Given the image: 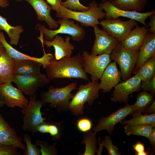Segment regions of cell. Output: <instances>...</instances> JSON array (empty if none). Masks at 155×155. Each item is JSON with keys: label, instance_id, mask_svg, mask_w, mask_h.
<instances>
[{"label": "cell", "instance_id": "cell-1", "mask_svg": "<svg viewBox=\"0 0 155 155\" xmlns=\"http://www.w3.org/2000/svg\"><path fill=\"white\" fill-rule=\"evenodd\" d=\"M83 60L80 54L70 58L64 57L59 60L53 57L46 68L50 81L54 78L88 79L83 69Z\"/></svg>", "mask_w": 155, "mask_h": 155}, {"label": "cell", "instance_id": "cell-2", "mask_svg": "<svg viewBox=\"0 0 155 155\" xmlns=\"http://www.w3.org/2000/svg\"><path fill=\"white\" fill-rule=\"evenodd\" d=\"M89 10L85 11H73L61 6L59 11L56 13L57 18H65L74 20L79 22L82 26L94 27L100 24L99 19L105 18V13L99 7L97 3L93 0L88 5Z\"/></svg>", "mask_w": 155, "mask_h": 155}, {"label": "cell", "instance_id": "cell-3", "mask_svg": "<svg viewBox=\"0 0 155 155\" xmlns=\"http://www.w3.org/2000/svg\"><path fill=\"white\" fill-rule=\"evenodd\" d=\"M98 82H89L84 85H80L77 92L73 95L68 108L73 115L82 114L84 108V105L87 102L92 105L94 100L99 98V90Z\"/></svg>", "mask_w": 155, "mask_h": 155}, {"label": "cell", "instance_id": "cell-4", "mask_svg": "<svg viewBox=\"0 0 155 155\" xmlns=\"http://www.w3.org/2000/svg\"><path fill=\"white\" fill-rule=\"evenodd\" d=\"M77 83L72 82L62 88L50 86L48 91L40 93L41 100L44 105L50 103L49 106L51 108L57 107L59 111L66 110L68 109L69 100L73 96L71 92L77 88Z\"/></svg>", "mask_w": 155, "mask_h": 155}, {"label": "cell", "instance_id": "cell-5", "mask_svg": "<svg viewBox=\"0 0 155 155\" xmlns=\"http://www.w3.org/2000/svg\"><path fill=\"white\" fill-rule=\"evenodd\" d=\"M139 50L134 51L124 48L120 42L110 54L111 59L119 65L123 81L131 77L137 60Z\"/></svg>", "mask_w": 155, "mask_h": 155}, {"label": "cell", "instance_id": "cell-6", "mask_svg": "<svg viewBox=\"0 0 155 155\" xmlns=\"http://www.w3.org/2000/svg\"><path fill=\"white\" fill-rule=\"evenodd\" d=\"M60 26L59 28L53 30L48 29L40 23L36 25L35 28L44 34L46 40L51 41L57 34H69L74 41H80L83 40L85 36L84 29L76 24L74 20L65 18H59L57 21Z\"/></svg>", "mask_w": 155, "mask_h": 155}, {"label": "cell", "instance_id": "cell-7", "mask_svg": "<svg viewBox=\"0 0 155 155\" xmlns=\"http://www.w3.org/2000/svg\"><path fill=\"white\" fill-rule=\"evenodd\" d=\"M37 94L30 96L28 105L21 109V113L24 115L23 118L22 129L32 133L36 132L37 127L44 122L46 117H43L41 108L44 105L41 100H36Z\"/></svg>", "mask_w": 155, "mask_h": 155}, {"label": "cell", "instance_id": "cell-8", "mask_svg": "<svg viewBox=\"0 0 155 155\" xmlns=\"http://www.w3.org/2000/svg\"><path fill=\"white\" fill-rule=\"evenodd\" d=\"M82 56L83 60V69L85 72L91 75V80L93 82H98L107 65L111 60L110 54L104 53L97 55H92L84 51Z\"/></svg>", "mask_w": 155, "mask_h": 155}, {"label": "cell", "instance_id": "cell-9", "mask_svg": "<svg viewBox=\"0 0 155 155\" xmlns=\"http://www.w3.org/2000/svg\"><path fill=\"white\" fill-rule=\"evenodd\" d=\"M99 6L105 11L106 19H115L120 17H125L140 22L146 28L148 27L145 22L146 19L155 14V9L145 13L124 10L115 6L109 1L102 2Z\"/></svg>", "mask_w": 155, "mask_h": 155}, {"label": "cell", "instance_id": "cell-10", "mask_svg": "<svg viewBox=\"0 0 155 155\" xmlns=\"http://www.w3.org/2000/svg\"><path fill=\"white\" fill-rule=\"evenodd\" d=\"M100 25L103 30L121 43L132 29L138 25V24L133 19L123 21L118 18L115 19L102 20Z\"/></svg>", "mask_w": 155, "mask_h": 155}, {"label": "cell", "instance_id": "cell-11", "mask_svg": "<svg viewBox=\"0 0 155 155\" xmlns=\"http://www.w3.org/2000/svg\"><path fill=\"white\" fill-rule=\"evenodd\" d=\"M136 110L134 104H127L125 107L119 108L109 116L101 117L96 125L92 128V130L97 133L106 130L110 134L117 124L121 123L127 116L132 114Z\"/></svg>", "mask_w": 155, "mask_h": 155}, {"label": "cell", "instance_id": "cell-12", "mask_svg": "<svg viewBox=\"0 0 155 155\" xmlns=\"http://www.w3.org/2000/svg\"><path fill=\"white\" fill-rule=\"evenodd\" d=\"M50 82L46 75L41 73L29 75H15L13 82L26 94L34 95L38 89Z\"/></svg>", "mask_w": 155, "mask_h": 155}, {"label": "cell", "instance_id": "cell-13", "mask_svg": "<svg viewBox=\"0 0 155 155\" xmlns=\"http://www.w3.org/2000/svg\"><path fill=\"white\" fill-rule=\"evenodd\" d=\"M141 80L136 74L125 81L119 83L114 87L111 100L115 102L127 104L129 96L135 92H140Z\"/></svg>", "mask_w": 155, "mask_h": 155}, {"label": "cell", "instance_id": "cell-14", "mask_svg": "<svg viewBox=\"0 0 155 155\" xmlns=\"http://www.w3.org/2000/svg\"><path fill=\"white\" fill-rule=\"evenodd\" d=\"M95 38L91 55H97L104 53L110 54L119 42L116 38L96 25L93 27Z\"/></svg>", "mask_w": 155, "mask_h": 155}, {"label": "cell", "instance_id": "cell-15", "mask_svg": "<svg viewBox=\"0 0 155 155\" xmlns=\"http://www.w3.org/2000/svg\"><path fill=\"white\" fill-rule=\"evenodd\" d=\"M0 95L4 104L9 107L18 106L22 108L27 106L29 102L22 91L14 87L11 82L0 84Z\"/></svg>", "mask_w": 155, "mask_h": 155}, {"label": "cell", "instance_id": "cell-16", "mask_svg": "<svg viewBox=\"0 0 155 155\" xmlns=\"http://www.w3.org/2000/svg\"><path fill=\"white\" fill-rule=\"evenodd\" d=\"M121 73L114 61L111 62L106 66L100 78L99 84L100 90L103 93L109 92L116 85L121 81Z\"/></svg>", "mask_w": 155, "mask_h": 155}, {"label": "cell", "instance_id": "cell-17", "mask_svg": "<svg viewBox=\"0 0 155 155\" xmlns=\"http://www.w3.org/2000/svg\"><path fill=\"white\" fill-rule=\"evenodd\" d=\"M0 42L2 44L9 55L15 59H28L40 63L44 69L50 64L51 59L53 57L51 53H46L42 46L44 54L40 58L32 57L23 53L13 48L6 40L3 33L0 31Z\"/></svg>", "mask_w": 155, "mask_h": 155}, {"label": "cell", "instance_id": "cell-18", "mask_svg": "<svg viewBox=\"0 0 155 155\" xmlns=\"http://www.w3.org/2000/svg\"><path fill=\"white\" fill-rule=\"evenodd\" d=\"M70 38L67 36L65 40L58 34L55 35L51 41L44 40V44L47 47H54L55 51V58L59 60L64 57L70 58L74 49V46L70 42Z\"/></svg>", "mask_w": 155, "mask_h": 155}, {"label": "cell", "instance_id": "cell-19", "mask_svg": "<svg viewBox=\"0 0 155 155\" xmlns=\"http://www.w3.org/2000/svg\"><path fill=\"white\" fill-rule=\"evenodd\" d=\"M0 144L14 145L25 150L26 146L15 130L4 119L0 111Z\"/></svg>", "mask_w": 155, "mask_h": 155}, {"label": "cell", "instance_id": "cell-20", "mask_svg": "<svg viewBox=\"0 0 155 155\" xmlns=\"http://www.w3.org/2000/svg\"><path fill=\"white\" fill-rule=\"evenodd\" d=\"M29 3L34 9L37 19L41 21H45L50 29L58 28L59 24L57 21L52 17L50 11L52 9L44 0H24Z\"/></svg>", "mask_w": 155, "mask_h": 155}, {"label": "cell", "instance_id": "cell-21", "mask_svg": "<svg viewBox=\"0 0 155 155\" xmlns=\"http://www.w3.org/2000/svg\"><path fill=\"white\" fill-rule=\"evenodd\" d=\"M154 56H155V32L148 31L139 49L138 58L132 73L135 74L144 63Z\"/></svg>", "mask_w": 155, "mask_h": 155}, {"label": "cell", "instance_id": "cell-22", "mask_svg": "<svg viewBox=\"0 0 155 155\" xmlns=\"http://www.w3.org/2000/svg\"><path fill=\"white\" fill-rule=\"evenodd\" d=\"M149 29L137 25L131 30L124 40L120 43L124 48L138 51L141 46Z\"/></svg>", "mask_w": 155, "mask_h": 155}, {"label": "cell", "instance_id": "cell-23", "mask_svg": "<svg viewBox=\"0 0 155 155\" xmlns=\"http://www.w3.org/2000/svg\"><path fill=\"white\" fill-rule=\"evenodd\" d=\"M14 60L6 50L0 56V84L13 82Z\"/></svg>", "mask_w": 155, "mask_h": 155}, {"label": "cell", "instance_id": "cell-24", "mask_svg": "<svg viewBox=\"0 0 155 155\" xmlns=\"http://www.w3.org/2000/svg\"><path fill=\"white\" fill-rule=\"evenodd\" d=\"M41 64L28 59L14 60L13 73L15 75H29L41 73Z\"/></svg>", "mask_w": 155, "mask_h": 155}, {"label": "cell", "instance_id": "cell-25", "mask_svg": "<svg viewBox=\"0 0 155 155\" xmlns=\"http://www.w3.org/2000/svg\"><path fill=\"white\" fill-rule=\"evenodd\" d=\"M2 30L5 31L9 37L10 44L17 46L20 34L24 29L21 25L16 26H11L7 22V18L0 15V31Z\"/></svg>", "mask_w": 155, "mask_h": 155}, {"label": "cell", "instance_id": "cell-26", "mask_svg": "<svg viewBox=\"0 0 155 155\" xmlns=\"http://www.w3.org/2000/svg\"><path fill=\"white\" fill-rule=\"evenodd\" d=\"M111 2L114 5L120 9L140 12L144 8L147 0H112Z\"/></svg>", "mask_w": 155, "mask_h": 155}, {"label": "cell", "instance_id": "cell-27", "mask_svg": "<svg viewBox=\"0 0 155 155\" xmlns=\"http://www.w3.org/2000/svg\"><path fill=\"white\" fill-rule=\"evenodd\" d=\"M135 74L139 77L142 82L150 80L155 76V56L144 63Z\"/></svg>", "mask_w": 155, "mask_h": 155}, {"label": "cell", "instance_id": "cell-28", "mask_svg": "<svg viewBox=\"0 0 155 155\" xmlns=\"http://www.w3.org/2000/svg\"><path fill=\"white\" fill-rule=\"evenodd\" d=\"M133 117L129 120L122 121V125H133L141 124H149L155 127V113L142 115L141 113H133L131 114Z\"/></svg>", "mask_w": 155, "mask_h": 155}, {"label": "cell", "instance_id": "cell-29", "mask_svg": "<svg viewBox=\"0 0 155 155\" xmlns=\"http://www.w3.org/2000/svg\"><path fill=\"white\" fill-rule=\"evenodd\" d=\"M154 127L152 125L149 124L133 125H124L125 131L127 135L133 134L143 136L148 139L149 138Z\"/></svg>", "mask_w": 155, "mask_h": 155}, {"label": "cell", "instance_id": "cell-30", "mask_svg": "<svg viewBox=\"0 0 155 155\" xmlns=\"http://www.w3.org/2000/svg\"><path fill=\"white\" fill-rule=\"evenodd\" d=\"M96 132L90 130L84 135L83 140L81 143L84 144L86 148L83 155H94L97 150V140L96 137Z\"/></svg>", "mask_w": 155, "mask_h": 155}, {"label": "cell", "instance_id": "cell-31", "mask_svg": "<svg viewBox=\"0 0 155 155\" xmlns=\"http://www.w3.org/2000/svg\"><path fill=\"white\" fill-rule=\"evenodd\" d=\"M154 100V95L146 91L139 93L134 104L136 110L134 113H141Z\"/></svg>", "mask_w": 155, "mask_h": 155}, {"label": "cell", "instance_id": "cell-32", "mask_svg": "<svg viewBox=\"0 0 155 155\" xmlns=\"http://www.w3.org/2000/svg\"><path fill=\"white\" fill-rule=\"evenodd\" d=\"M23 139L26 145V149L23 152L24 155H41L40 149L36 145L32 143V138L30 135L26 134H24Z\"/></svg>", "mask_w": 155, "mask_h": 155}, {"label": "cell", "instance_id": "cell-33", "mask_svg": "<svg viewBox=\"0 0 155 155\" xmlns=\"http://www.w3.org/2000/svg\"><path fill=\"white\" fill-rule=\"evenodd\" d=\"M61 6L70 10L78 11H85L89 10V7L82 4L79 0H66L61 2Z\"/></svg>", "mask_w": 155, "mask_h": 155}, {"label": "cell", "instance_id": "cell-34", "mask_svg": "<svg viewBox=\"0 0 155 155\" xmlns=\"http://www.w3.org/2000/svg\"><path fill=\"white\" fill-rule=\"evenodd\" d=\"M36 146H40L41 148V154L42 155H57V152L55 148L56 143L50 145L45 142L37 140L35 143Z\"/></svg>", "mask_w": 155, "mask_h": 155}, {"label": "cell", "instance_id": "cell-35", "mask_svg": "<svg viewBox=\"0 0 155 155\" xmlns=\"http://www.w3.org/2000/svg\"><path fill=\"white\" fill-rule=\"evenodd\" d=\"M62 127L57 123H49L47 133H49L54 140L60 139L62 135Z\"/></svg>", "mask_w": 155, "mask_h": 155}, {"label": "cell", "instance_id": "cell-36", "mask_svg": "<svg viewBox=\"0 0 155 155\" xmlns=\"http://www.w3.org/2000/svg\"><path fill=\"white\" fill-rule=\"evenodd\" d=\"M102 142L103 146L107 150L108 155H121L118 148L113 144L109 135H106Z\"/></svg>", "mask_w": 155, "mask_h": 155}, {"label": "cell", "instance_id": "cell-37", "mask_svg": "<svg viewBox=\"0 0 155 155\" xmlns=\"http://www.w3.org/2000/svg\"><path fill=\"white\" fill-rule=\"evenodd\" d=\"M92 125L91 120L87 117L80 118L76 121L77 128L78 130L82 132L86 133L90 130Z\"/></svg>", "mask_w": 155, "mask_h": 155}, {"label": "cell", "instance_id": "cell-38", "mask_svg": "<svg viewBox=\"0 0 155 155\" xmlns=\"http://www.w3.org/2000/svg\"><path fill=\"white\" fill-rule=\"evenodd\" d=\"M18 148L13 145L0 144V155H22Z\"/></svg>", "mask_w": 155, "mask_h": 155}, {"label": "cell", "instance_id": "cell-39", "mask_svg": "<svg viewBox=\"0 0 155 155\" xmlns=\"http://www.w3.org/2000/svg\"><path fill=\"white\" fill-rule=\"evenodd\" d=\"M140 87L144 91L151 92L154 95L155 94V76L151 79L145 81H141Z\"/></svg>", "mask_w": 155, "mask_h": 155}, {"label": "cell", "instance_id": "cell-40", "mask_svg": "<svg viewBox=\"0 0 155 155\" xmlns=\"http://www.w3.org/2000/svg\"><path fill=\"white\" fill-rule=\"evenodd\" d=\"M132 149L134 151L136 155H148V152L145 150V146L144 144L140 141H137L132 146Z\"/></svg>", "mask_w": 155, "mask_h": 155}, {"label": "cell", "instance_id": "cell-41", "mask_svg": "<svg viewBox=\"0 0 155 155\" xmlns=\"http://www.w3.org/2000/svg\"><path fill=\"white\" fill-rule=\"evenodd\" d=\"M52 9L55 10L56 13L59 11L61 3V0H46Z\"/></svg>", "mask_w": 155, "mask_h": 155}, {"label": "cell", "instance_id": "cell-42", "mask_svg": "<svg viewBox=\"0 0 155 155\" xmlns=\"http://www.w3.org/2000/svg\"><path fill=\"white\" fill-rule=\"evenodd\" d=\"M49 123L44 122L38 125L36 128V132H39L43 133H47Z\"/></svg>", "mask_w": 155, "mask_h": 155}, {"label": "cell", "instance_id": "cell-43", "mask_svg": "<svg viewBox=\"0 0 155 155\" xmlns=\"http://www.w3.org/2000/svg\"><path fill=\"white\" fill-rule=\"evenodd\" d=\"M144 115L151 114L155 113V101L153 102L143 112Z\"/></svg>", "mask_w": 155, "mask_h": 155}, {"label": "cell", "instance_id": "cell-44", "mask_svg": "<svg viewBox=\"0 0 155 155\" xmlns=\"http://www.w3.org/2000/svg\"><path fill=\"white\" fill-rule=\"evenodd\" d=\"M149 17L150 20L148 24L150 27L149 31L151 32H155V14L151 15Z\"/></svg>", "mask_w": 155, "mask_h": 155}, {"label": "cell", "instance_id": "cell-45", "mask_svg": "<svg viewBox=\"0 0 155 155\" xmlns=\"http://www.w3.org/2000/svg\"><path fill=\"white\" fill-rule=\"evenodd\" d=\"M150 143L154 149L155 148V127L153 128L152 131L148 139Z\"/></svg>", "mask_w": 155, "mask_h": 155}, {"label": "cell", "instance_id": "cell-46", "mask_svg": "<svg viewBox=\"0 0 155 155\" xmlns=\"http://www.w3.org/2000/svg\"><path fill=\"white\" fill-rule=\"evenodd\" d=\"M9 0H0V7L2 8H6L9 5Z\"/></svg>", "mask_w": 155, "mask_h": 155}, {"label": "cell", "instance_id": "cell-47", "mask_svg": "<svg viewBox=\"0 0 155 155\" xmlns=\"http://www.w3.org/2000/svg\"><path fill=\"white\" fill-rule=\"evenodd\" d=\"M5 50V49L2 44L0 42V56Z\"/></svg>", "mask_w": 155, "mask_h": 155}, {"label": "cell", "instance_id": "cell-48", "mask_svg": "<svg viewBox=\"0 0 155 155\" xmlns=\"http://www.w3.org/2000/svg\"><path fill=\"white\" fill-rule=\"evenodd\" d=\"M4 105L3 98L0 95V107L3 106Z\"/></svg>", "mask_w": 155, "mask_h": 155}, {"label": "cell", "instance_id": "cell-49", "mask_svg": "<svg viewBox=\"0 0 155 155\" xmlns=\"http://www.w3.org/2000/svg\"><path fill=\"white\" fill-rule=\"evenodd\" d=\"M112 0H102V2H104L106 1H111Z\"/></svg>", "mask_w": 155, "mask_h": 155}, {"label": "cell", "instance_id": "cell-50", "mask_svg": "<svg viewBox=\"0 0 155 155\" xmlns=\"http://www.w3.org/2000/svg\"><path fill=\"white\" fill-rule=\"evenodd\" d=\"M22 0H17L18 2H20L22 1Z\"/></svg>", "mask_w": 155, "mask_h": 155}]
</instances>
